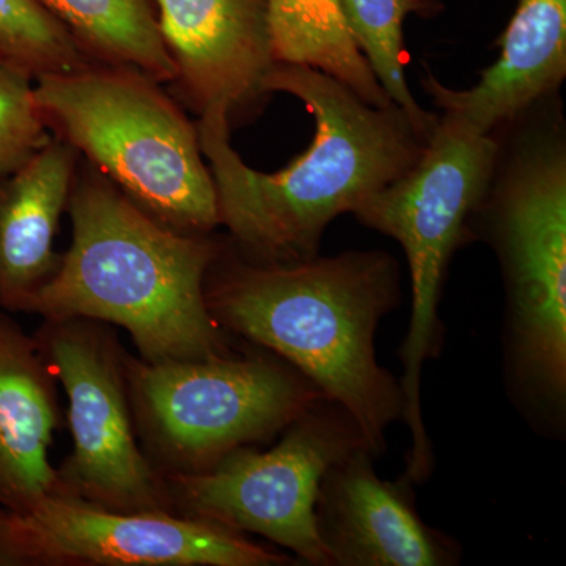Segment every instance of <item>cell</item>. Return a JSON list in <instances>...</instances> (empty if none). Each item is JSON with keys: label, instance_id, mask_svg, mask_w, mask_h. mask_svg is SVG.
<instances>
[{"label": "cell", "instance_id": "6da1fadb", "mask_svg": "<svg viewBox=\"0 0 566 566\" xmlns=\"http://www.w3.org/2000/svg\"><path fill=\"white\" fill-rule=\"evenodd\" d=\"M268 91L296 96L314 115L311 148L281 172L244 164L230 145L226 112L196 123L208 161L219 226L244 259L289 263L318 255L327 226L356 211L371 193L408 172L424 142L400 107H375L340 81L294 63L275 62Z\"/></svg>", "mask_w": 566, "mask_h": 566}, {"label": "cell", "instance_id": "7a4b0ae2", "mask_svg": "<svg viewBox=\"0 0 566 566\" xmlns=\"http://www.w3.org/2000/svg\"><path fill=\"white\" fill-rule=\"evenodd\" d=\"M223 331L263 346L352 415L376 458L403 420L400 379L375 352L379 323L401 300L400 264L382 251L289 263L252 262L223 245L205 281Z\"/></svg>", "mask_w": 566, "mask_h": 566}, {"label": "cell", "instance_id": "3957f363", "mask_svg": "<svg viewBox=\"0 0 566 566\" xmlns=\"http://www.w3.org/2000/svg\"><path fill=\"white\" fill-rule=\"evenodd\" d=\"M66 211L73 241L29 314L118 324L145 363L232 354L205 297L208 271L226 244L211 233L170 229L84 159Z\"/></svg>", "mask_w": 566, "mask_h": 566}, {"label": "cell", "instance_id": "277c9868", "mask_svg": "<svg viewBox=\"0 0 566 566\" xmlns=\"http://www.w3.org/2000/svg\"><path fill=\"white\" fill-rule=\"evenodd\" d=\"M486 196L472 216L505 285L506 386L534 430L565 433L566 137L558 96L512 120Z\"/></svg>", "mask_w": 566, "mask_h": 566}, {"label": "cell", "instance_id": "5b68a950", "mask_svg": "<svg viewBox=\"0 0 566 566\" xmlns=\"http://www.w3.org/2000/svg\"><path fill=\"white\" fill-rule=\"evenodd\" d=\"M163 82L125 65L91 62L36 77L44 125L170 229L211 233L218 200L197 125Z\"/></svg>", "mask_w": 566, "mask_h": 566}, {"label": "cell", "instance_id": "8992f818", "mask_svg": "<svg viewBox=\"0 0 566 566\" xmlns=\"http://www.w3.org/2000/svg\"><path fill=\"white\" fill-rule=\"evenodd\" d=\"M499 139L480 134L460 118L439 115L419 161L371 193L357 221L400 243L411 274V318L400 348L403 422L411 434L405 476L415 485L433 472V446L424 428L422 374L444 345L439 301L457 249L472 238V216L486 196L497 163Z\"/></svg>", "mask_w": 566, "mask_h": 566}, {"label": "cell", "instance_id": "52a82bcc", "mask_svg": "<svg viewBox=\"0 0 566 566\" xmlns=\"http://www.w3.org/2000/svg\"><path fill=\"white\" fill-rule=\"evenodd\" d=\"M125 364L151 441L180 472L207 471L234 450L281 433L326 398L273 353Z\"/></svg>", "mask_w": 566, "mask_h": 566}, {"label": "cell", "instance_id": "ba28073f", "mask_svg": "<svg viewBox=\"0 0 566 566\" xmlns=\"http://www.w3.org/2000/svg\"><path fill=\"white\" fill-rule=\"evenodd\" d=\"M359 447H368L359 424L323 398L283 430L273 449L241 447L207 471L174 472L166 482L178 515L262 535L305 564L329 566L316 532L319 485L331 465Z\"/></svg>", "mask_w": 566, "mask_h": 566}, {"label": "cell", "instance_id": "9c48e42d", "mask_svg": "<svg viewBox=\"0 0 566 566\" xmlns=\"http://www.w3.org/2000/svg\"><path fill=\"white\" fill-rule=\"evenodd\" d=\"M292 557L172 512H120L52 493L0 506V566H275Z\"/></svg>", "mask_w": 566, "mask_h": 566}, {"label": "cell", "instance_id": "30bf717a", "mask_svg": "<svg viewBox=\"0 0 566 566\" xmlns=\"http://www.w3.org/2000/svg\"><path fill=\"white\" fill-rule=\"evenodd\" d=\"M41 352L69 397L73 453L62 471V493L120 512H172L166 479L134 438L126 364L114 338L85 318L46 322Z\"/></svg>", "mask_w": 566, "mask_h": 566}, {"label": "cell", "instance_id": "8fae6325", "mask_svg": "<svg viewBox=\"0 0 566 566\" xmlns=\"http://www.w3.org/2000/svg\"><path fill=\"white\" fill-rule=\"evenodd\" d=\"M172 84L197 114L226 112L230 125L270 98L274 66L268 0H153Z\"/></svg>", "mask_w": 566, "mask_h": 566}, {"label": "cell", "instance_id": "7c38bea8", "mask_svg": "<svg viewBox=\"0 0 566 566\" xmlns=\"http://www.w3.org/2000/svg\"><path fill=\"white\" fill-rule=\"evenodd\" d=\"M376 457L359 447L327 469L316 499V532L329 566H452L461 546L428 526L412 483L382 480Z\"/></svg>", "mask_w": 566, "mask_h": 566}, {"label": "cell", "instance_id": "4fadbf2b", "mask_svg": "<svg viewBox=\"0 0 566 566\" xmlns=\"http://www.w3.org/2000/svg\"><path fill=\"white\" fill-rule=\"evenodd\" d=\"M501 55L469 91L446 87L433 74L420 80L442 114L491 134L528 107L556 95L566 77V0H517L497 40Z\"/></svg>", "mask_w": 566, "mask_h": 566}, {"label": "cell", "instance_id": "5bb4252c", "mask_svg": "<svg viewBox=\"0 0 566 566\" xmlns=\"http://www.w3.org/2000/svg\"><path fill=\"white\" fill-rule=\"evenodd\" d=\"M59 424L55 378L36 337L0 314V505L24 510L62 491L50 447Z\"/></svg>", "mask_w": 566, "mask_h": 566}, {"label": "cell", "instance_id": "9a60e30c", "mask_svg": "<svg viewBox=\"0 0 566 566\" xmlns=\"http://www.w3.org/2000/svg\"><path fill=\"white\" fill-rule=\"evenodd\" d=\"M80 155L59 137L0 178V307L28 312L61 266L55 237L69 207Z\"/></svg>", "mask_w": 566, "mask_h": 566}, {"label": "cell", "instance_id": "2e32d148", "mask_svg": "<svg viewBox=\"0 0 566 566\" xmlns=\"http://www.w3.org/2000/svg\"><path fill=\"white\" fill-rule=\"evenodd\" d=\"M96 63L133 66L172 84L175 66L164 46L153 0H36Z\"/></svg>", "mask_w": 566, "mask_h": 566}, {"label": "cell", "instance_id": "e0dca14e", "mask_svg": "<svg viewBox=\"0 0 566 566\" xmlns=\"http://www.w3.org/2000/svg\"><path fill=\"white\" fill-rule=\"evenodd\" d=\"M274 61L323 71L375 107L394 106L346 29L338 0H268Z\"/></svg>", "mask_w": 566, "mask_h": 566}, {"label": "cell", "instance_id": "ac0fdd59", "mask_svg": "<svg viewBox=\"0 0 566 566\" xmlns=\"http://www.w3.org/2000/svg\"><path fill=\"white\" fill-rule=\"evenodd\" d=\"M346 29L390 102L400 107L424 142L439 115L423 109L405 74L403 22L409 14L433 18L444 10L439 0H338Z\"/></svg>", "mask_w": 566, "mask_h": 566}, {"label": "cell", "instance_id": "d6986e66", "mask_svg": "<svg viewBox=\"0 0 566 566\" xmlns=\"http://www.w3.org/2000/svg\"><path fill=\"white\" fill-rule=\"evenodd\" d=\"M0 59L35 80L92 62L36 0H0Z\"/></svg>", "mask_w": 566, "mask_h": 566}, {"label": "cell", "instance_id": "ffe728a7", "mask_svg": "<svg viewBox=\"0 0 566 566\" xmlns=\"http://www.w3.org/2000/svg\"><path fill=\"white\" fill-rule=\"evenodd\" d=\"M33 88L35 77L0 59V178L20 169L51 139Z\"/></svg>", "mask_w": 566, "mask_h": 566}, {"label": "cell", "instance_id": "44dd1931", "mask_svg": "<svg viewBox=\"0 0 566 566\" xmlns=\"http://www.w3.org/2000/svg\"><path fill=\"white\" fill-rule=\"evenodd\" d=\"M0 506H2V505H0Z\"/></svg>", "mask_w": 566, "mask_h": 566}]
</instances>
